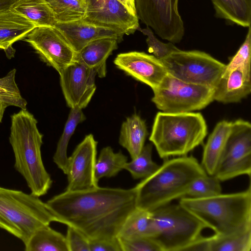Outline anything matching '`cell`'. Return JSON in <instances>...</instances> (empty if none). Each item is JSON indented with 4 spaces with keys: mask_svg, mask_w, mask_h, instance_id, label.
Wrapping results in <instances>:
<instances>
[{
    "mask_svg": "<svg viewBox=\"0 0 251 251\" xmlns=\"http://www.w3.org/2000/svg\"><path fill=\"white\" fill-rule=\"evenodd\" d=\"M56 222L73 226L89 240L113 239L126 218L136 208V191L97 186L67 191L46 202Z\"/></svg>",
    "mask_w": 251,
    "mask_h": 251,
    "instance_id": "6da1fadb",
    "label": "cell"
},
{
    "mask_svg": "<svg viewBox=\"0 0 251 251\" xmlns=\"http://www.w3.org/2000/svg\"><path fill=\"white\" fill-rule=\"evenodd\" d=\"M11 10L38 26H54L57 23L47 0H17Z\"/></svg>",
    "mask_w": 251,
    "mask_h": 251,
    "instance_id": "603a6c76",
    "label": "cell"
},
{
    "mask_svg": "<svg viewBox=\"0 0 251 251\" xmlns=\"http://www.w3.org/2000/svg\"><path fill=\"white\" fill-rule=\"evenodd\" d=\"M118 43L117 39L111 38L94 40L76 52L75 62L94 70L100 77H105L106 60L118 48Z\"/></svg>",
    "mask_w": 251,
    "mask_h": 251,
    "instance_id": "ffe728a7",
    "label": "cell"
},
{
    "mask_svg": "<svg viewBox=\"0 0 251 251\" xmlns=\"http://www.w3.org/2000/svg\"><path fill=\"white\" fill-rule=\"evenodd\" d=\"M168 73L183 81L214 88L226 64L200 50H177L160 59Z\"/></svg>",
    "mask_w": 251,
    "mask_h": 251,
    "instance_id": "9c48e42d",
    "label": "cell"
},
{
    "mask_svg": "<svg viewBox=\"0 0 251 251\" xmlns=\"http://www.w3.org/2000/svg\"><path fill=\"white\" fill-rule=\"evenodd\" d=\"M55 26L62 32L76 52L94 40L111 38L117 39L120 43L124 36L115 31L90 24L82 20L57 23Z\"/></svg>",
    "mask_w": 251,
    "mask_h": 251,
    "instance_id": "e0dca14e",
    "label": "cell"
},
{
    "mask_svg": "<svg viewBox=\"0 0 251 251\" xmlns=\"http://www.w3.org/2000/svg\"><path fill=\"white\" fill-rule=\"evenodd\" d=\"M148 134L145 121L139 115L134 114L123 123L119 143L128 151L132 159L142 151Z\"/></svg>",
    "mask_w": 251,
    "mask_h": 251,
    "instance_id": "7402d4cb",
    "label": "cell"
},
{
    "mask_svg": "<svg viewBox=\"0 0 251 251\" xmlns=\"http://www.w3.org/2000/svg\"><path fill=\"white\" fill-rule=\"evenodd\" d=\"M139 20L162 39L178 43L184 34L179 0H134Z\"/></svg>",
    "mask_w": 251,
    "mask_h": 251,
    "instance_id": "8fae6325",
    "label": "cell"
},
{
    "mask_svg": "<svg viewBox=\"0 0 251 251\" xmlns=\"http://www.w3.org/2000/svg\"><path fill=\"white\" fill-rule=\"evenodd\" d=\"M118 239L122 251H161L156 242L150 237Z\"/></svg>",
    "mask_w": 251,
    "mask_h": 251,
    "instance_id": "d590c367",
    "label": "cell"
},
{
    "mask_svg": "<svg viewBox=\"0 0 251 251\" xmlns=\"http://www.w3.org/2000/svg\"><path fill=\"white\" fill-rule=\"evenodd\" d=\"M152 145H145L141 152L135 158L127 162L124 169L129 172L135 179L146 178L153 174L160 165L152 159Z\"/></svg>",
    "mask_w": 251,
    "mask_h": 251,
    "instance_id": "f546056e",
    "label": "cell"
},
{
    "mask_svg": "<svg viewBox=\"0 0 251 251\" xmlns=\"http://www.w3.org/2000/svg\"><path fill=\"white\" fill-rule=\"evenodd\" d=\"M126 75L149 86L156 88L168 72L161 61L153 55L141 51L118 54L113 61Z\"/></svg>",
    "mask_w": 251,
    "mask_h": 251,
    "instance_id": "2e32d148",
    "label": "cell"
},
{
    "mask_svg": "<svg viewBox=\"0 0 251 251\" xmlns=\"http://www.w3.org/2000/svg\"><path fill=\"white\" fill-rule=\"evenodd\" d=\"M25 251H68L66 237L49 225L38 229L25 245Z\"/></svg>",
    "mask_w": 251,
    "mask_h": 251,
    "instance_id": "d4e9b609",
    "label": "cell"
},
{
    "mask_svg": "<svg viewBox=\"0 0 251 251\" xmlns=\"http://www.w3.org/2000/svg\"><path fill=\"white\" fill-rule=\"evenodd\" d=\"M150 237L161 251H183L207 228L178 204H168L151 212Z\"/></svg>",
    "mask_w": 251,
    "mask_h": 251,
    "instance_id": "52a82bcc",
    "label": "cell"
},
{
    "mask_svg": "<svg viewBox=\"0 0 251 251\" xmlns=\"http://www.w3.org/2000/svg\"><path fill=\"white\" fill-rule=\"evenodd\" d=\"M11 121L9 140L14 155V168L24 178L31 194L44 196L52 180L42 160L43 135L38 128V122L26 109L14 113Z\"/></svg>",
    "mask_w": 251,
    "mask_h": 251,
    "instance_id": "3957f363",
    "label": "cell"
},
{
    "mask_svg": "<svg viewBox=\"0 0 251 251\" xmlns=\"http://www.w3.org/2000/svg\"><path fill=\"white\" fill-rule=\"evenodd\" d=\"M55 219L39 197L0 186V228L25 245L39 228Z\"/></svg>",
    "mask_w": 251,
    "mask_h": 251,
    "instance_id": "8992f818",
    "label": "cell"
},
{
    "mask_svg": "<svg viewBox=\"0 0 251 251\" xmlns=\"http://www.w3.org/2000/svg\"><path fill=\"white\" fill-rule=\"evenodd\" d=\"M127 160V157L121 151L115 152L109 146L102 148L95 164L96 179L99 181L102 177L116 176L124 169Z\"/></svg>",
    "mask_w": 251,
    "mask_h": 251,
    "instance_id": "4316f807",
    "label": "cell"
},
{
    "mask_svg": "<svg viewBox=\"0 0 251 251\" xmlns=\"http://www.w3.org/2000/svg\"><path fill=\"white\" fill-rule=\"evenodd\" d=\"M251 174V124L243 119L231 123V130L214 176L221 181Z\"/></svg>",
    "mask_w": 251,
    "mask_h": 251,
    "instance_id": "30bf717a",
    "label": "cell"
},
{
    "mask_svg": "<svg viewBox=\"0 0 251 251\" xmlns=\"http://www.w3.org/2000/svg\"><path fill=\"white\" fill-rule=\"evenodd\" d=\"M217 18L245 27L251 26V0H210Z\"/></svg>",
    "mask_w": 251,
    "mask_h": 251,
    "instance_id": "cb8c5ba5",
    "label": "cell"
},
{
    "mask_svg": "<svg viewBox=\"0 0 251 251\" xmlns=\"http://www.w3.org/2000/svg\"><path fill=\"white\" fill-rule=\"evenodd\" d=\"M137 30L147 36L146 42L149 52L153 53L154 56L159 59L178 50L171 42L164 43L159 40L154 36L151 28L148 26L145 28H141L139 27Z\"/></svg>",
    "mask_w": 251,
    "mask_h": 251,
    "instance_id": "e575fe53",
    "label": "cell"
},
{
    "mask_svg": "<svg viewBox=\"0 0 251 251\" xmlns=\"http://www.w3.org/2000/svg\"><path fill=\"white\" fill-rule=\"evenodd\" d=\"M152 91V102L167 113L201 110L214 100L213 88L183 81L168 73Z\"/></svg>",
    "mask_w": 251,
    "mask_h": 251,
    "instance_id": "ba28073f",
    "label": "cell"
},
{
    "mask_svg": "<svg viewBox=\"0 0 251 251\" xmlns=\"http://www.w3.org/2000/svg\"><path fill=\"white\" fill-rule=\"evenodd\" d=\"M231 122L217 123L204 145L201 165L208 175H214L230 132Z\"/></svg>",
    "mask_w": 251,
    "mask_h": 251,
    "instance_id": "44dd1931",
    "label": "cell"
},
{
    "mask_svg": "<svg viewBox=\"0 0 251 251\" xmlns=\"http://www.w3.org/2000/svg\"><path fill=\"white\" fill-rule=\"evenodd\" d=\"M206 174L192 156L165 159L153 174L134 187L136 207L151 212L173 200L186 197L191 183Z\"/></svg>",
    "mask_w": 251,
    "mask_h": 251,
    "instance_id": "7a4b0ae2",
    "label": "cell"
},
{
    "mask_svg": "<svg viewBox=\"0 0 251 251\" xmlns=\"http://www.w3.org/2000/svg\"><path fill=\"white\" fill-rule=\"evenodd\" d=\"M121 2L133 14L137 15L134 0H118Z\"/></svg>",
    "mask_w": 251,
    "mask_h": 251,
    "instance_id": "60d3db41",
    "label": "cell"
},
{
    "mask_svg": "<svg viewBox=\"0 0 251 251\" xmlns=\"http://www.w3.org/2000/svg\"><path fill=\"white\" fill-rule=\"evenodd\" d=\"M97 145L93 134L87 135L68 157L66 190H84L99 186L95 176Z\"/></svg>",
    "mask_w": 251,
    "mask_h": 251,
    "instance_id": "5bb4252c",
    "label": "cell"
},
{
    "mask_svg": "<svg viewBox=\"0 0 251 251\" xmlns=\"http://www.w3.org/2000/svg\"><path fill=\"white\" fill-rule=\"evenodd\" d=\"M86 119L82 109L71 108L62 135L58 142L53 161L58 168L66 174L68 163L67 148L70 139L77 125Z\"/></svg>",
    "mask_w": 251,
    "mask_h": 251,
    "instance_id": "484cf974",
    "label": "cell"
},
{
    "mask_svg": "<svg viewBox=\"0 0 251 251\" xmlns=\"http://www.w3.org/2000/svg\"><path fill=\"white\" fill-rule=\"evenodd\" d=\"M35 27L11 9L0 12V49L5 50L8 57L13 56L15 50L12 45L25 38Z\"/></svg>",
    "mask_w": 251,
    "mask_h": 251,
    "instance_id": "d6986e66",
    "label": "cell"
},
{
    "mask_svg": "<svg viewBox=\"0 0 251 251\" xmlns=\"http://www.w3.org/2000/svg\"><path fill=\"white\" fill-rule=\"evenodd\" d=\"M151 212L136 208L127 216L118 235L120 239L150 237Z\"/></svg>",
    "mask_w": 251,
    "mask_h": 251,
    "instance_id": "83f0119b",
    "label": "cell"
},
{
    "mask_svg": "<svg viewBox=\"0 0 251 251\" xmlns=\"http://www.w3.org/2000/svg\"><path fill=\"white\" fill-rule=\"evenodd\" d=\"M207 134L206 122L200 113L158 112L150 141L161 158L187 154L201 145Z\"/></svg>",
    "mask_w": 251,
    "mask_h": 251,
    "instance_id": "5b68a950",
    "label": "cell"
},
{
    "mask_svg": "<svg viewBox=\"0 0 251 251\" xmlns=\"http://www.w3.org/2000/svg\"><path fill=\"white\" fill-rule=\"evenodd\" d=\"M221 181L214 175L207 174L195 179L190 184L186 196L204 198L222 193Z\"/></svg>",
    "mask_w": 251,
    "mask_h": 251,
    "instance_id": "d6a6232c",
    "label": "cell"
},
{
    "mask_svg": "<svg viewBox=\"0 0 251 251\" xmlns=\"http://www.w3.org/2000/svg\"><path fill=\"white\" fill-rule=\"evenodd\" d=\"M84 22L109 29L124 35L133 34L139 27L137 15L118 0H85Z\"/></svg>",
    "mask_w": 251,
    "mask_h": 251,
    "instance_id": "4fadbf2b",
    "label": "cell"
},
{
    "mask_svg": "<svg viewBox=\"0 0 251 251\" xmlns=\"http://www.w3.org/2000/svg\"><path fill=\"white\" fill-rule=\"evenodd\" d=\"M23 40L35 50L42 61L59 74L75 62L76 52L55 26L35 27Z\"/></svg>",
    "mask_w": 251,
    "mask_h": 251,
    "instance_id": "7c38bea8",
    "label": "cell"
},
{
    "mask_svg": "<svg viewBox=\"0 0 251 251\" xmlns=\"http://www.w3.org/2000/svg\"><path fill=\"white\" fill-rule=\"evenodd\" d=\"M251 28L248 31L245 39L236 53L229 63L226 65L221 77L227 75L233 70L242 66L251 67Z\"/></svg>",
    "mask_w": 251,
    "mask_h": 251,
    "instance_id": "836d02e7",
    "label": "cell"
},
{
    "mask_svg": "<svg viewBox=\"0 0 251 251\" xmlns=\"http://www.w3.org/2000/svg\"><path fill=\"white\" fill-rule=\"evenodd\" d=\"M59 75L61 90L67 105L71 108H85L96 90V72L74 62Z\"/></svg>",
    "mask_w": 251,
    "mask_h": 251,
    "instance_id": "9a60e30c",
    "label": "cell"
},
{
    "mask_svg": "<svg viewBox=\"0 0 251 251\" xmlns=\"http://www.w3.org/2000/svg\"><path fill=\"white\" fill-rule=\"evenodd\" d=\"M179 204L221 236L251 230V186L242 192L204 198L184 197Z\"/></svg>",
    "mask_w": 251,
    "mask_h": 251,
    "instance_id": "277c9868",
    "label": "cell"
},
{
    "mask_svg": "<svg viewBox=\"0 0 251 251\" xmlns=\"http://www.w3.org/2000/svg\"><path fill=\"white\" fill-rule=\"evenodd\" d=\"M90 251H122L118 238L89 240Z\"/></svg>",
    "mask_w": 251,
    "mask_h": 251,
    "instance_id": "74e56055",
    "label": "cell"
},
{
    "mask_svg": "<svg viewBox=\"0 0 251 251\" xmlns=\"http://www.w3.org/2000/svg\"><path fill=\"white\" fill-rule=\"evenodd\" d=\"M16 70H11L4 77L0 78V101L7 106H14L26 109L27 101L22 96L16 83Z\"/></svg>",
    "mask_w": 251,
    "mask_h": 251,
    "instance_id": "1f68e13d",
    "label": "cell"
},
{
    "mask_svg": "<svg viewBox=\"0 0 251 251\" xmlns=\"http://www.w3.org/2000/svg\"><path fill=\"white\" fill-rule=\"evenodd\" d=\"M7 106L0 101V123H1Z\"/></svg>",
    "mask_w": 251,
    "mask_h": 251,
    "instance_id": "b9f144b4",
    "label": "cell"
},
{
    "mask_svg": "<svg viewBox=\"0 0 251 251\" xmlns=\"http://www.w3.org/2000/svg\"><path fill=\"white\" fill-rule=\"evenodd\" d=\"M251 67L242 66L221 77L213 88V100L224 103L240 102L251 92Z\"/></svg>",
    "mask_w": 251,
    "mask_h": 251,
    "instance_id": "ac0fdd59",
    "label": "cell"
},
{
    "mask_svg": "<svg viewBox=\"0 0 251 251\" xmlns=\"http://www.w3.org/2000/svg\"><path fill=\"white\" fill-rule=\"evenodd\" d=\"M212 236L204 237L202 235L188 246L183 251H210Z\"/></svg>",
    "mask_w": 251,
    "mask_h": 251,
    "instance_id": "f35d334b",
    "label": "cell"
},
{
    "mask_svg": "<svg viewBox=\"0 0 251 251\" xmlns=\"http://www.w3.org/2000/svg\"><path fill=\"white\" fill-rule=\"evenodd\" d=\"M251 230L240 234L212 235L210 251H250Z\"/></svg>",
    "mask_w": 251,
    "mask_h": 251,
    "instance_id": "4dcf8cb0",
    "label": "cell"
},
{
    "mask_svg": "<svg viewBox=\"0 0 251 251\" xmlns=\"http://www.w3.org/2000/svg\"><path fill=\"white\" fill-rule=\"evenodd\" d=\"M67 226L65 237L68 251H90L89 239L75 228Z\"/></svg>",
    "mask_w": 251,
    "mask_h": 251,
    "instance_id": "8d00e7d4",
    "label": "cell"
},
{
    "mask_svg": "<svg viewBox=\"0 0 251 251\" xmlns=\"http://www.w3.org/2000/svg\"><path fill=\"white\" fill-rule=\"evenodd\" d=\"M17 0H0V12L10 9Z\"/></svg>",
    "mask_w": 251,
    "mask_h": 251,
    "instance_id": "ab89813d",
    "label": "cell"
},
{
    "mask_svg": "<svg viewBox=\"0 0 251 251\" xmlns=\"http://www.w3.org/2000/svg\"><path fill=\"white\" fill-rule=\"evenodd\" d=\"M57 23L82 20L86 13L85 0H47Z\"/></svg>",
    "mask_w": 251,
    "mask_h": 251,
    "instance_id": "f1b7e54d",
    "label": "cell"
}]
</instances>
